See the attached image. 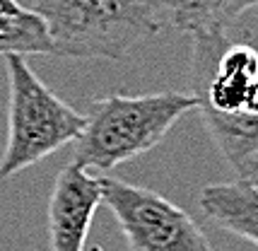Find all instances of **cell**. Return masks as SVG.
<instances>
[{
    "label": "cell",
    "instance_id": "30bf717a",
    "mask_svg": "<svg viewBox=\"0 0 258 251\" xmlns=\"http://www.w3.org/2000/svg\"><path fill=\"white\" fill-rule=\"evenodd\" d=\"M145 3L152 5V8L159 12L162 20H169V17H171V10L176 8V0H145Z\"/></svg>",
    "mask_w": 258,
    "mask_h": 251
},
{
    "label": "cell",
    "instance_id": "6da1fadb",
    "mask_svg": "<svg viewBox=\"0 0 258 251\" xmlns=\"http://www.w3.org/2000/svg\"><path fill=\"white\" fill-rule=\"evenodd\" d=\"M191 92L109 94L94 99L85 114V128L75 140L73 164L111 171L157 148L188 111H196Z\"/></svg>",
    "mask_w": 258,
    "mask_h": 251
},
{
    "label": "cell",
    "instance_id": "8992f818",
    "mask_svg": "<svg viewBox=\"0 0 258 251\" xmlns=\"http://www.w3.org/2000/svg\"><path fill=\"white\" fill-rule=\"evenodd\" d=\"M101 203V176L68 164L56 176L48 201V241L51 251H85L94 213Z\"/></svg>",
    "mask_w": 258,
    "mask_h": 251
},
{
    "label": "cell",
    "instance_id": "277c9868",
    "mask_svg": "<svg viewBox=\"0 0 258 251\" xmlns=\"http://www.w3.org/2000/svg\"><path fill=\"white\" fill-rule=\"evenodd\" d=\"M191 51V94L201 116H258V51L232 41L229 32H196Z\"/></svg>",
    "mask_w": 258,
    "mask_h": 251
},
{
    "label": "cell",
    "instance_id": "7a4b0ae2",
    "mask_svg": "<svg viewBox=\"0 0 258 251\" xmlns=\"http://www.w3.org/2000/svg\"><path fill=\"white\" fill-rule=\"evenodd\" d=\"M53 56L118 60L162 29L159 12L145 0H36Z\"/></svg>",
    "mask_w": 258,
    "mask_h": 251
},
{
    "label": "cell",
    "instance_id": "4fadbf2b",
    "mask_svg": "<svg viewBox=\"0 0 258 251\" xmlns=\"http://www.w3.org/2000/svg\"><path fill=\"white\" fill-rule=\"evenodd\" d=\"M3 3H5V0H3Z\"/></svg>",
    "mask_w": 258,
    "mask_h": 251
},
{
    "label": "cell",
    "instance_id": "7c38bea8",
    "mask_svg": "<svg viewBox=\"0 0 258 251\" xmlns=\"http://www.w3.org/2000/svg\"><path fill=\"white\" fill-rule=\"evenodd\" d=\"M5 3H15V0H5Z\"/></svg>",
    "mask_w": 258,
    "mask_h": 251
},
{
    "label": "cell",
    "instance_id": "5b68a950",
    "mask_svg": "<svg viewBox=\"0 0 258 251\" xmlns=\"http://www.w3.org/2000/svg\"><path fill=\"white\" fill-rule=\"evenodd\" d=\"M101 203L111 210L131 251H213L201 225L157 191L101 176Z\"/></svg>",
    "mask_w": 258,
    "mask_h": 251
},
{
    "label": "cell",
    "instance_id": "52a82bcc",
    "mask_svg": "<svg viewBox=\"0 0 258 251\" xmlns=\"http://www.w3.org/2000/svg\"><path fill=\"white\" fill-rule=\"evenodd\" d=\"M198 203L217 227L258 246V186L246 179L210 183L201 191Z\"/></svg>",
    "mask_w": 258,
    "mask_h": 251
},
{
    "label": "cell",
    "instance_id": "ba28073f",
    "mask_svg": "<svg viewBox=\"0 0 258 251\" xmlns=\"http://www.w3.org/2000/svg\"><path fill=\"white\" fill-rule=\"evenodd\" d=\"M8 53H20V56L51 53L53 56L46 22L34 10L22 8L17 0L15 3L0 0V56H8Z\"/></svg>",
    "mask_w": 258,
    "mask_h": 251
},
{
    "label": "cell",
    "instance_id": "3957f363",
    "mask_svg": "<svg viewBox=\"0 0 258 251\" xmlns=\"http://www.w3.org/2000/svg\"><path fill=\"white\" fill-rule=\"evenodd\" d=\"M3 58L10 102L8 143L0 157V176L8 179L75 143L85 128V114L75 111L56 92L48 90L24 56L8 53Z\"/></svg>",
    "mask_w": 258,
    "mask_h": 251
},
{
    "label": "cell",
    "instance_id": "9c48e42d",
    "mask_svg": "<svg viewBox=\"0 0 258 251\" xmlns=\"http://www.w3.org/2000/svg\"><path fill=\"white\" fill-rule=\"evenodd\" d=\"M256 5L258 0H176L169 22L186 34L229 32L232 24Z\"/></svg>",
    "mask_w": 258,
    "mask_h": 251
},
{
    "label": "cell",
    "instance_id": "8fae6325",
    "mask_svg": "<svg viewBox=\"0 0 258 251\" xmlns=\"http://www.w3.org/2000/svg\"><path fill=\"white\" fill-rule=\"evenodd\" d=\"M239 179H246L248 183H253V186H258V157H256L253 162H251V164H248L246 171H244V174H241Z\"/></svg>",
    "mask_w": 258,
    "mask_h": 251
}]
</instances>
